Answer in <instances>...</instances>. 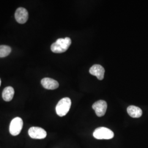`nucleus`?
Masks as SVG:
<instances>
[{
	"mask_svg": "<svg viewBox=\"0 0 148 148\" xmlns=\"http://www.w3.org/2000/svg\"><path fill=\"white\" fill-rule=\"evenodd\" d=\"M71 44V40L69 37L59 38L51 45V51L53 53H63L68 49Z\"/></svg>",
	"mask_w": 148,
	"mask_h": 148,
	"instance_id": "nucleus-1",
	"label": "nucleus"
},
{
	"mask_svg": "<svg viewBox=\"0 0 148 148\" xmlns=\"http://www.w3.org/2000/svg\"><path fill=\"white\" fill-rule=\"evenodd\" d=\"M71 106V101L69 98L65 97L60 99L56 108L57 114L60 117L66 115L69 112Z\"/></svg>",
	"mask_w": 148,
	"mask_h": 148,
	"instance_id": "nucleus-2",
	"label": "nucleus"
},
{
	"mask_svg": "<svg viewBox=\"0 0 148 148\" xmlns=\"http://www.w3.org/2000/svg\"><path fill=\"white\" fill-rule=\"evenodd\" d=\"M93 135L97 139H110L114 137V133L111 130L104 127L95 129Z\"/></svg>",
	"mask_w": 148,
	"mask_h": 148,
	"instance_id": "nucleus-3",
	"label": "nucleus"
},
{
	"mask_svg": "<svg viewBox=\"0 0 148 148\" xmlns=\"http://www.w3.org/2000/svg\"><path fill=\"white\" fill-rule=\"evenodd\" d=\"M23 126V121L21 117H16L13 119L10 126V132L13 136H18L21 132Z\"/></svg>",
	"mask_w": 148,
	"mask_h": 148,
	"instance_id": "nucleus-4",
	"label": "nucleus"
},
{
	"mask_svg": "<svg viewBox=\"0 0 148 148\" xmlns=\"http://www.w3.org/2000/svg\"><path fill=\"white\" fill-rule=\"evenodd\" d=\"M29 135L32 139H42L46 137V131L41 127H32L29 128L28 131Z\"/></svg>",
	"mask_w": 148,
	"mask_h": 148,
	"instance_id": "nucleus-5",
	"label": "nucleus"
},
{
	"mask_svg": "<svg viewBox=\"0 0 148 148\" xmlns=\"http://www.w3.org/2000/svg\"><path fill=\"white\" fill-rule=\"evenodd\" d=\"M107 106V103L106 101L99 100L93 104L92 108L93 110H95V114L98 116L101 117L105 115Z\"/></svg>",
	"mask_w": 148,
	"mask_h": 148,
	"instance_id": "nucleus-6",
	"label": "nucleus"
},
{
	"mask_svg": "<svg viewBox=\"0 0 148 148\" xmlns=\"http://www.w3.org/2000/svg\"><path fill=\"white\" fill-rule=\"evenodd\" d=\"M29 18L28 12L23 7L18 8L15 13L16 21L19 24H24L27 22Z\"/></svg>",
	"mask_w": 148,
	"mask_h": 148,
	"instance_id": "nucleus-7",
	"label": "nucleus"
},
{
	"mask_svg": "<svg viewBox=\"0 0 148 148\" xmlns=\"http://www.w3.org/2000/svg\"><path fill=\"white\" fill-rule=\"evenodd\" d=\"M90 73L96 76L98 79L102 80L104 77L105 70L101 65L95 64L90 68Z\"/></svg>",
	"mask_w": 148,
	"mask_h": 148,
	"instance_id": "nucleus-8",
	"label": "nucleus"
},
{
	"mask_svg": "<svg viewBox=\"0 0 148 148\" xmlns=\"http://www.w3.org/2000/svg\"><path fill=\"white\" fill-rule=\"evenodd\" d=\"M43 87L47 90H53L58 88L59 83L55 79L46 77L41 80Z\"/></svg>",
	"mask_w": 148,
	"mask_h": 148,
	"instance_id": "nucleus-9",
	"label": "nucleus"
},
{
	"mask_svg": "<svg viewBox=\"0 0 148 148\" xmlns=\"http://www.w3.org/2000/svg\"><path fill=\"white\" fill-rule=\"evenodd\" d=\"M128 115L133 118H139L142 115V110L140 108L136 106H129L127 109Z\"/></svg>",
	"mask_w": 148,
	"mask_h": 148,
	"instance_id": "nucleus-10",
	"label": "nucleus"
},
{
	"mask_svg": "<svg viewBox=\"0 0 148 148\" xmlns=\"http://www.w3.org/2000/svg\"><path fill=\"white\" fill-rule=\"evenodd\" d=\"M14 95V90L11 86L5 87L2 92V98L5 101H12Z\"/></svg>",
	"mask_w": 148,
	"mask_h": 148,
	"instance_id": "nucleus-11",
	"label": "nucleus"
},
{
	"mask_svg": "<svg viewBox=\"0 0 148 148\" xmlns=\"http://www.w3.org/2000/svg\"><path fill=\"white\" fill-rule=\"evenodd\" d=\"M11 52V48L8 46H0V57L3 58L8 56Z\"/></svg>",
	"mask_w": 148,
	"mask_h": 148,
	"instance_id": "nucleus-12",
	"label": "nucleus"
},
{
	"mask_svg": "<svg viewBox=\"0 0 148 148\" xmlns=\"http://www.w3.org/2000/svg\"><path fill=\"white\" fill-rule=\"evenodd\" d=\"M1 79H0V86H1Z\"/></svg>",
	"mask_w": 148,
	"mask_h": 148,
	"instance_id": "nucleus-13",
	"label": "nucleus"
}]
</instances>
